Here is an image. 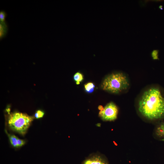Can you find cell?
Masks as SVG:
<instances>
[{
  "instance_id": "cell-1",
  "label": "cell",
  "mask_w": 164,
  "mask_h": 164,
  "mask_svg": "<svg viewBox=\"0 0 164 164\" xmlns=\"http://www.w3.org/2000/svg\"><path fill=\"white\" fill-rule=\"evenodd\" d=\"M137 99L138 111L145 118L153 120L164 117V97L159 88L151 86L147 87Z\"/></svg>"
},
{
  "instance_id": "cell-2",
  "label": "cell",
  "mask_w": 164,
  "mask_h": 164,
  "mask_svg": "<svg viewBox=\"0 0 164 164\" xmlns=\"http://www.w3.org/2000/svg\"><path fill=\"white\" fill-rule=\"evenodd\" d=\"M130 87V82L127 75L121 72L111 73L103 80L101 89L108 92L118 94L126 91Z\"/></svg>"
},
{
  "instance_id": "cell-3",
  "label": "cell",
  "mask_w": 164,
  "mask_h": 164,
  "mask_svg": "<svg viewBox=\"0 0 164 164\" xmlns=\"http://www.w3.org/2000/svg\"><path fill=\"white\" fill-rule=\"evenodd\" d=\"M34 117L27 114L15 112L9 114L8 118L9 127L12 130L19 133L25 134Z\"/></svg>"
},
{
  "instance_id": "cell-4",
  "label": "cell",
  "mask_w": 164,
  "mask_h": 164,
  "mask_svg": "<svg viewBox=\"0 0 164 164\" xmlns=\"http://www.w3.org/2000/svg\"><path fill=\"white\" fill-rule=\"evenodd\" d=\"M118 109L117 106L113 102L107 104L103 109L100 111L99 116L104 121H113L117 117Z\"/></svg>"
},
{
  "instance_id": "cell-5",
  "label": "cell",
  "mask_w": 164,
  "mask_h": 164,
  "mask_svg": "<svg viewBox=\"0 0 164 164\" xmlns=\"http://www.w3.org/2000/svg\"><path fill=\"white\" fill-rule=\"evenodd\" d=\"M82 164H108L105 159L101 155L94 154L86 159Z\"/></svg>"
},
{
  "instance_id": "cell-6",
  "label": "cell",
  "mask_w": 164,
  "mask_h": 164,
  "mask_svg": "<svg viewBox=\"0 0 164 164\" xmlns=\"http://www.w3.org/2000/svg\"><path fill=\"white\" fill-rule=\"evenodd\" d=\"M8 30L7 25L5 22H0V38L2 39L6 35Z\"/></svg>"
},
{
  "instance_id": "cell-7",
  "label": "cell",
  "mask_w": 164,
  "mask_h": 164,
  "mask_svg": "<svg viewBox=\"0 0 164 164\" xmlns=\"http://www.w3.org/2000/svg\"><path fill=\"white\" fill-rule=\"evenodd\" d=\"M156 134L160 137H164V123L157 127L156 130Z\"/></svg>"
},
{
  "instance_id": "cell-8",
  "label": "cell",
  "mask_w": 164,
  "mask_h": 164,
  "mask_svg": "<svg viewBox=\"0 0 164 164\" xmlns=\"http://www.w3.org/2000/svg\"><path fill=\"white\" fill-rule=\"evenodd\" d=\"M73 78L77 85L80 84V82H82L84 79L83 75L80 72L76 73L74 74Z\"/></svg>"
},
{
  "instance_id": "cell-9",
  "label": "cell",
  "mask_w": 164,
  "mask_h": 164,
  "mask_svg": "<svg viewBox=\"0 0 164 164\" xmlns=\"http://www.w3.org/2000/svg\"><path fill=\"white\" fill-rule=\"evenodd\" d=\"M84 87L86 92L91 93L94 91L95 85L93 83L89 82L84 84Z\"/></svg>"
},
{
  "instance_id": "cell-10",
  "label": "cell",
  "mask_w": 164,
  "mask_h": 164,
  "mask_svg": "<svg viewBox=\"0 0 164 164\" xmlns=\"http://www.w3.org/2000/svg\"><path fill=\"white\" fill-rule=\"evenodd\" d=\"M10 142L11 145L14 147L17 148L18 137L14 135L8 134Z\"/></svg>"
},
{
  "instance_id": "cell-11",
  "label": "cell",
  "mask_w": 164,
  "mask_h": 164,
  "mask_svg": "<svg viewBox=\"0 0 164 164\" xmlns=\"http://www.w3.org/2000/svg\"><path fill=\"white\" fill-rule=\"evenodd\" d=\"M44 114V112L41 110H38L35 112L34 117L36 119L42 118Z\"/></svg>"
},
{
  "instance_id": "cell-12",
  "label": "cell",
  "mask_w": 164,
  "mask_h": 164,
  "mask_svg": "<svg viewBox=\"0 0 164 164\" xmlns=\"http://www.w3.org/2000/svg\"><path fill=\"white\" fill-rule=\"evenodd\" d=\"M6 16V13L5 11H1L0 12V22H5V18Z\"/></svg>"
},
{
  "instance_id": "cell-13",
  "label": "cell",
  "mask_w": 164,
  "mask_h": 164,
  "mask_svg": "<svg viewBox=\"0 0 164 164\" xmlns=\"http://www.w3.org/2000/svg\"><path fill=\"white\" fill-rule=\"evenodd\" d=\"M158 50H154L152 53V56L154 60L158 59Z\"/></svg>"
},
{
  "instance_id": "cell-14",
  "label": "cell",
  "mask_w": 164,
  "mask_h": 164,
  "mask_svg": "<svg viewBox=\"0 0 164 164\" xmlns=\"http://www.w3.org/2000/svg\"><path fill=\"white\" fill-rule=\"evenodd\" d=\"M25 142L24 140L20 139L19 138L17 139V147H20L25 144Z\"/></svg>"
},
{
  "instance_id": "cell-15",
  "label": "cell",
  "mask_w": 164,
  "mask_h": 164,
  "mask_svg": "<svg viewBox=\"0 0 164 164\" xmlns=\"http://www.w3.org/2000/svg\"><path fill=\"white\" fill-rule=\"evenodd\" d=\"M104 108L101 105H99L98 107V109L100 110V111L103 110Z\"/></svg>"
},
{
  "instance_id": "cell-16",
  "label": "cell",
  "mask_w": 164,
  "mask_h": 164,
  "mask_svg": "<svg viewBox=\"0 0 164 164\" xmlns=\"http://www.w3.org/2000/svg\"><path fill=\"white\" fill-rule=\"evenodd\" d=\"M159 8L161 10H162L163 9L162 6V5H160L159 7Z\"/></svg>"
},
{
  "instance_id": "cell-17",
  "label": "cell",
  "mask_w": 164,
  "mask_h": 164,
  "mask_svg": "<svg viewBox=\"0 0 164 164\" xmlns=\"http://www.w3.org/2000/svg\"><path fill=\"white\" fill-rule=\"evenodd\" d=\"M162 140L163 141H164V138L162 139Z\"/></svg>"
}]
</instances>
